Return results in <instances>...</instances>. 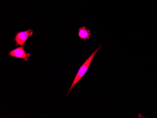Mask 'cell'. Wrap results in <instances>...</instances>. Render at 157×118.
Instances as JSON below:
<instances>
[{"label":"cell","instance_id":"1","mask_svg":"<svg viewBox=\"0 0 157 118\" xmlns=\"http://www.w3.org/2000/svg\"><path fill=\"white\" fill-rule=\"evenodd\" d=\"M101 46L99 47L97 50L94 52L92 53V54L90 55V57L86 60L85 63L81 66L80 69L78 70L76 75L75 77V79H74V82H73L72 85H71L69 89L68 92L67 94V97L68 96L69 94L70 91L72 90L74 86L80 81V80L83 77V76L88 71L90 65L92 61V60L94 59V57H95V55L98 51L99 50H100V48H101Z\"/></svg>","mask_w":157,"mask_h":118},{"label":"cell","instance_id":"2","mask_svg":"<svg viewBox=\"0 0 157 118\" xmlns=\"http://www.w3.org/2000/svg\"><path fill=\"white\" fill-rule=\"evenodd\" d=\"M33 32L31 29L25 31L19 32L16 34L14 40L16 43V45L23 46L27 39L31 36Z\"/></svg>","mask_w":157,"mask_h":118},{"label":"cell","instance_id":"3","mask_svg":"<svg viewBox=\"0 0 157 118\" xmlns=\"http://www.w3.org/2000/svg\"><path fill=\"white\" fill-rule=\"evenodd\" d=\"M8 55L10 57L23 59L25 61H28V58L31 56L30 54L25 52L23 46H21L12 51H10Z\"/></svg>","mask_w":157,"mask_h":118},{"label":"cell","instance_id":"4","mask_svg":"<svg viewBox=\"0 0 157 118\" xmlns=\"http://www.w3.org/2000/svg\"><path fill=\"white\" fill-rule=\"evenodd\" d=\"M78 34L80 38L86 41L87 39H90L91 36L90 31L87 30L85 26H83L78 29Z\"/></svg>","mask_w":157,"mask_h":118}]
</instances>
